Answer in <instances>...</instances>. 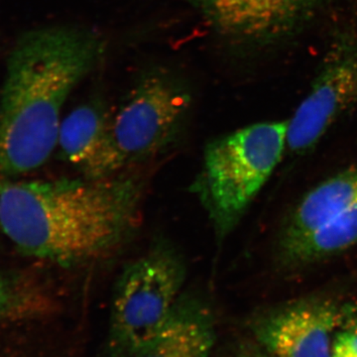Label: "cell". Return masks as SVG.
Listing matches in <instances>:
<instances>
[{
	"instance_id": "1",
	"label": "cell",
	"mask_w": 357,
	"mask_h": 357,
	"mask_svg": "<svg viewBox=\"0 0 357 357\" xmlns=\"http://www.w3.org/2000/svg\"><path fill=\"white\" fill-rule=\"evenodd\" d=\"M145 178H0V227L23 255L73 266L112 255L140 220Z\"/></svg>"
},
{
	"instance_id": "8",
	"label": "cell",
	"mask_w": 357,
	"mask_h": 357,
	"mask_svg": "<svg viewBox=\"0 0 357 357\" xmlns=\"http://www.w3.org/2000/svg\"><path fill=\"white\" fill-rule=\"evenodd\" d=\"M342 324V307L312 297L263 314L255 321V332L275 357H331L333 333Z\"/></svg>"
},
{
	"instance_id": "11",
	"label": "cell",
	"mask_w": 357,
	"mask_h": 357,
	"mask_svg": "<svg viewBox=\"0 0 357 357\" xmlns=\"http://www.w3.org/2000/svg\"><path fill=\"white\" fill-rule=\"evenodd\" d=\"M356 199L357 166L317 185L289 215L279 236L278 252L321 229Z\"/></svg>"
},
{
	"instance_id": "12",
	"label": "cell",
	"mask_w": 357,
	"mask_h": 357,
	"mask_svg": "<svg viewBox=\"0 0 357 357\" xmlns=\"http://www.w3.org/2000/svg\"><path fill=\"white\" fill-rule=\"evenodd\" d=\"M357 244V199L321 229L278 252L286 269H298L332 257Z\"/></svg>"
},
{
	"instance_id": "15",
	"label": "cell",
	"mask_w": 357,
	"mask_h": 357,
	"mask_svg": "<svg viewBox=\"0 0 357 357\" xmlns=\"http://www.w3.org/2000/svg\"><path fill=\"white\" fill-rule=\"evenodd\" d=\"M342 330L356 331L357 332V306L347 305L342 307Z\"/></svg>"
},
{
	"instance_id": "4",
	"label": "cell",
	"mask_w": 357,
	"mask_h": 357,
	"mask_svg": "<svg viewBox=\"0 0 357 357\" xmlns=\"http://www.w3.org/2000/svg\"><path fill=\"white\" fill-rule=\"evenodd\" d=\"M187 267L159 243L122 270L112 296L105 357H131L165 323L183 295Z\"/></svg>"
},
{
	"instance_id": "10",
	"label": "cell",
	"mask_w": 357,
	"mask_h": 357,
	"mask_svg": "<svg viewBox=\"0 0 357 357\" xmlns=\"http://www.w3.org/2000/svg\"><path fill=\"white\" fill-rule=\"evenodd\" d=\"M215 335L206 302L183 294L158 332L131 357H210Z\"/></svg>"
},
{
	"instance_id": "5",
	"label": "cell",
	"mask_w": 357,
	"mask_h": 357,
	"mask_svg": "<svg viewBox=\"0 0 357 357\" xmlns=\"http://www.w3.org/2000/svg\"><path fill=\"white\" fill-rule=\"evenodd\" d=\"M184 84L162 70L145 73L109 119V136L119 172L130 170L168 146L191 107Z\"/></svg>"
},
{
	"instance_id": "13",
	"label": "cell",
	"mask_w": 357,
	"mask_h": 357,
	"mask_svg": "<svg viewBox=\"0 0 357 357\" xmlns=\"http://www.w3.org/2000/svg\"><path fill=\"white\" fill-rule=\"evenodd\" d=\"M56 310L50 289L28 270L0 271V325L48 316Z\"/></svg>"
},
{
	"instance_id": "3",
	"label": "cell",
	"mask_w": 357,
	"mask_h": 357,
	"mask_svg": "<svg viewBox=\"0 0 357 357\" xmlns=\"http://www.w3.org/2000/svg\"><path fill=\"white\" fill-rule=\"evenodd\" d=\"M288 121H265L211 141L194 190L218 239L241 222L287 150Z\"/></svg>"
},
{
	"instance_id": "2",
	"label": "cell",
	"mask_w": 357,
	"mask_h": 357,
	"mask_svg": "<svg viewBox=\"0 0 357 357\" xmlns=\"http://www.w3.org/2000/svg\"><path fill=\"white\" fill-rule=\"evenodd\" d=\"M105 50L100 35L70 26L37 28L17 39L0 91V178L32 172L50 158L68 96Z\"/></svg>"
},
{
	"instance_id": "7",
	"label": "cell",
	"mask_w": 357,
	"mask_h": 357,
	"mask_svg": "<svg viewBox=\"0 0 357 357\" xmlns=\"http://www.w3.org/2000/svg\"><path fill=\"white\" fill-rule=\"evenodd\" d=\"M232 43L269 48L293 39L331 0H184Z\"/></svg>"
},
{
	"instance_id": "14",
	"label": "cell",
	"mask_w": 357,
	"mask_h": 357,
	"mask_svg": "<svg viewBox=\"0 0 357 357\" xmlns=\"http://www.w3.org/2000/svg\"><path fill=\"white\" fill-rule=\"evenodd\" d=\"M331 357H357L356 331L342 330L333 340Z\"/></svg>"
},
{
	"instance_id": "9",
	"label": "cell",
	"mask_w": 357,
	"mask_h": 357,
	"mask_svg": "<svg viewBox=\"0 0 357 357\" xmlns=\"http://www.w3.org/2000/svg\"><path fill=\"white\" fill-rule=\"evenodd\" d=\"M57 147L84 177L100 178L121 173L110 140L109 117L95 103L79 105L62 119Z\"/></svg>"
},
{
	"instance_id": "6",
	"label": "cell",
	"mask_w": 357,
	"mask_h": 357,
	"mask_svg": "<svg viewBox=\"0 0 357 357\" xmlns=\"http://www.w3.org/2000/svg\"><path fill=\"white\" fill-rule=\"evenodd\" d=\"M356 103L357 33L344 30L331 43L309 93L287 119L288 151H310Z\"/></svg>"
}]
</instances>
